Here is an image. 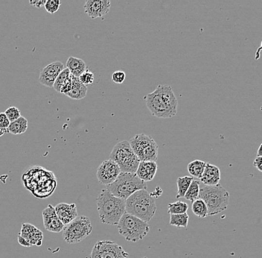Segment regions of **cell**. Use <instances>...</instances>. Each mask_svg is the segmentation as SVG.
<instances>
[{
  "mask_svg": "<svg viewBox=\"0 0 262 258\" xmlns=\"http://www.w3.org/2000/svg\"><path fill=\"white\" fill-rule=\"evenodd\" d=\"M5 114L10 122H13L21 117L20 111L16 106H10L5 110Z\"/></svg>",
  "mask_w": 262,
  "mask_h": 258,
  "instance_id": "29",
  "label": "cell"
},
{
  "mask_svg": "<svg viewBox=\"0 0 262 258\" xmlns=\"http://www.w3.org/2000/svg\"><path fill=\"white\" fill-rule=\"evenodd\" d=\"M257 157H262V143L257 151Z\"/></svg>",
  "mask_w": 262,
  "mask_h": 258,
  "instance_id": "38",
  "label": "cell"
},
{
  "mask_svg": "<svg viewBox=\"0 0 262 258\" xmlns=\"http://www.w3.org/2000/svg\"><path fill=\"white\" fill-rule=\"evenodd\" d=\"M221 180V170L215 165H211L210 163H206L203 171L202 177L200 178V182L204 185H217L219 184Z\"/></svg>",
  "mask_w": 262,
  "mask_h": 258,
  "instance_id": "18",
  "label": "cell"
},
{
  "mask_svg": "<svg viewBox=\"0 0 262 258\" xmlns=\"http://www.w3.org/2000/svg\"><path fill=\"white\" fill-rule=\"evenodd\" d=\"M66 68L69 69L71 75L79 77L86 71V63L83 60L70 57L66 62Z\"/></svg>",
  "mask_w": 262,
  "mask_h": 258,
  "instance_id": "19",
  "label": "cell"
},
{
  "mask_svg": "<svg viewBox=\"0 0 262 258\" xmlns=\"http://www.w3.org/2000/svg\"><path fill=\"white\" fill-rule=\"evenodd\" d=\"M5 133H8V130H4V129H0V137L5 135Z\"/></svg>",
  "mask_w": 262,
  "mask_h": 258,
  "instance_id": "40",
  "label": "cell"
},
{
  "mask_svg": "<svg viewBox=\"0 0 262 258\" xmlns=\"http://www.w3.org/2000/svg\"><path fill=\"white\" fill-rule=\"evenodd\" d=\"M125 211L147 223L154 217L157 211L155 199L147 190L136 191L125 200Z\"/></svg>",
  "mask_w": 262,
  "mask_h": 258,
  "instance_id": "3",
  "label": "cell"
},
{
  "mask_svg": "<svg viewBox=\"0 0 262 258\" xmlns=\"http://www.w3.org/2000/svg\"><path fill=\"white\" fill-rule=\"evenodd\" d=\"M89 258H129V254L114 241H101L95 244Z\"/></svg>",
  "mask_w": 262,
  "mask_h": 258,
  "instance_id": "10",
  "label": "cell"
},
{
  "mask_svg": "<svg viewBox=\"0 0 262 258\" xmlns=\"http://www.w3.org/2000/svg\"><path fill=\"white\" fill-rule=\"evenodd\" d=\"M31 5L32 6L36 7L37 8H42V7L45 6L46 3H47V0H37V1H30L29 2Z\"/></svg>",
  "mask_w": 262,
  "mask_h": 258,
  "instance_id": "35",
  "label": "cell"
},
{
  "mask_svg": "<svg viewBox=\"0 0 262 258\" xmlns=\"http://www.w3.org/2000/svg\"><path fill=\"white\" fill-rule=\"evenodd\" d=\"M19 236L26 240L32 246V245L40 246L43 243V232L30 223H23L22 225Z\"/></svg>",
  "mask_w": 262,
  "mask_h": 258,
  "instance_id": "15",
  "label": "cell"
},
{
  "mask_svg": "<svg viewBox=\"0 0 262 258\" xmlns=\"http://www.w3.org/2000/svg\"><path fill=\"white\" fill-rule=\"evenodd\" d=\"M129 142L140 162H157L159 148L152 137L146 134H138Z\"/></svg>",
  "mask_w": 262,
  "mask_h": 258,
  "instance_id": "9",
  "label": "cell"
},
{
  "mask_svg": "<svg viewBox=\"0 0 262 258\" xmlns=\"http://www.w3.org/2000/svg\"><path fill=\"white\" fill-rule=\"evenodd\" d=\"M28 129V121L26 118L21 116L15 121L11 122L8 128V133H12L13 135H19L26 133Z\"/></svg>",
  "mask_w": 262,
  "mask_h": 258,
  "instance_id": "21",
  "label": "cell"
},
{
  "mask_svg": "<svg viewBox=\"0 0 262 258\" xmlns=\"http://www.w3.org/2000/svg\"><path fill=\"white\" fill-rule=\"evenodd\" d=\"M81 83L83 85H91L93 84L95 80V76L93 72L89 70H86L83 74L79 77Z\"/></svg>",
  "mask_w": 262,
  "mask_h": 258,
  "instance_id": "30",
  "label": "cell"
},
{
  "mask_svg": "<svg viewBox=\"0 0 262 258\" xmlns=\"http://www.w3.org/2000/svg\"><path fill=\"white\" fill-rule=\"evenodd\" d=\"M261 51H262V42H261L260 46H259V49H258L257 52H256V60L259 59V52H260Z\"/></svg>",
  "mask_w": 262,
  "mask_h": 258,
  "instance_id": "39",
  "label": "cell"
},
{
  "mask_svg": "<svg viewBox=\"0 0 262 258\" xmlns=\"http://www.w3.org/2000/svg\"><path fill=\"white\" fill-rule=\"evenodd\" d=\"M18 243H19V245H22V246L24 247H31L32 245L26 241V240L23 239V237H21L20 236L18 235L17 237Z\"/></svg>",
  "mask_w": 262,
  "mask_h": 258,
  "instance_id": "37",
  "label": "cell"
},
{
  "mask_svg": "<svg viewBox=\"0 0 262 258\" xmlns=\"http://www.w3.org/2000/svg\"><path fill=\"white\" fill-rule=\"evenodd\" d=\"M189 205L182 201L168 204V213L170 214H182L187 213Z\"/></svg>",
  "mask_w": 262,
  "mask_h": 258,
  "instance_id": "27",
  "label": "cell"
},
{
  "mask_svg": "<svg viewBox=\"0 0 262 258\" xmlns=\"http://www.w3.org/2000/svg\"><path fill=\"white\" fill-rule=\"evenodd\" d=\"M119 234L130 242L142 241L148 234L150 226L147 223L125 212L117 225Z\"/></svg>",
  "mask_w": 262,
  "mask_h": 258,
  "instance_id": "6",
  "label": "cell"
},
{
  "mask_svg": "<svg viewBox=\"0 0 262 258\" xmlns=\"http://www.w3.org/2000/svg\"><path fill=\"white\" fill-rule=\"evenodd\" d=\"M144 98L147 109L155 117L169 119L176 116L178 101L170 86L159 85Z\"/></svg>",
  "mask_w": 262,
  "mask_h": 258,
  "instance_id": "1",
  "label": "cell"
},
{
  "mask_svg": "<svg viewBox=\"0 0 262 258\" xmlns=\"http://www.w3.org/2000/svg\"><path fill=\"white\" fill-rule=\"evenodd\" d=\"M253 165L257 170L262 173V157H256L253 162Z\"/></svg>",
  "mask_w": 262,
  "mask_h": 258,
  "instance_id": "36",
  "label": "cell"
},
{
  "mask_svg": "<svg viewBox=\"0 0 262 258\" xmlns=\"http://www.w3.org/2000/svg\"><path fill=\"white\" fill-rule=\"evenodd\" d=\"M147 188L146 182L142 181L136 173L121 172L116 180L106 189L116 197L126 200L136 191L147 190Z\"/></svg>",
  "mask_w": 262,
  "mask_h": 258,
  "instance_id": "5",
  "label": "cell"
},
{
  "mask_svg": "<svg viewBox=\"0 0 262 258\" xmlns=\"http://www.w3.org/2000/svg\"><path fill=\"white\" fill-rule=\"evenodd\" d=\"M206 162L200 160L192 161L188 165V171L190 173L191 176L196 179H200L202 177L203 171L206 167Z\"/></svg>",
  "mask_w": 262,
  "mask_h": 258,
  "instance_id": "22",
  "label": "cell"
},
{
  "mask_svg": "<svg viewBox=\"0 0 262 258\" xmlns=\"http://www.w3.org/2000/svg\"><path fill=\"white\" fill-rule=\"evenodd\" d=\"M199 194H200V182L193 180L189 189L185 193L184 198L191 202H194L196 199H199Z\"/></svg>",
  "mask_w": 262,
  "mask_h": 258,
  "instance_id": "26",
  "label": "cell"
},
{
  "mask_svg": "<svg viewBox=\"0 0 262 258\" xmlns=\"http://www.w3.org/2000/svg\"><path fill=\"white\" fill-rule=\"evenodd\" d=\"M43 225L47 231L50 232L59 233L64 228V225L61 223L55 212L54 207L49 205L42 212Z\"/></svg>",
  "mask_w": 262,
  "mask_h": 258,
  "instance_id": "13",
  "label": "cell"
},
{
  "mask_svg": "<svg viewBox=\"0 0 262 258\" xmlns=\"http://www.w3.org/2000/svg\"><path fill=\"white\" fill-rule=\"evenodd\" d=\"M121 173L119 167L118 165L111 159L105 160L100 165L98 168L96 176L98 180L101 184L105 186H108L110 184L116 180Z\"/></svg>",
  "mask_w": 262,
  "mask_h": 258,
  "instance_id": "11",
  "label": "cell"
},
{
  "mask_svg": "<svg viewBox=\"0 0 262 258\" xmlns=\"http://www.w3.org/2000/svg\"><path fill=\"white\" fill-rule=\"evenodd\" d=\"M71 73L70 72H69V69H68L67 68H65V69L60 73L59 76L57 77L56 80L54 82V86H53L54 90H56L58 92H60L61 87L64 85V84H65L66 80L69 79Z\"/></svg>",
  "mask_w": 262,
  "mask_h": 258,
  "instance_id": "28",
  "label": "cell"
},
{
  "mask_svg": "<svg viewBox=\"0 0 262 258\" xmlns=\"http://www.w3.org/2000/svg\"><path fill=\"white\" fill-rule=\"evenodd\" d=\"M61 5V2L60 0H48L44 7L48 13L54 14L59 10Z\"/></svg>",
  "mask_w": 262,
  "mask_h": 258,
  "instance_id": "31",
  "label": "cell"
},
{
  "mask_svg": "<svg viewBox=\"0 0 262 258\" xmlns=\"http://www.w3.org/2000/svg\"><path fill=\"white\" fill-rule=\"evenodd\" d=\"M72 86H73V76L71 75L69 79L66 80V82L64 84V85L61 87L60 92H61V93L65 94L66 95V94L68 93V92H69V91H71Z\"/></svg>",
  "mask_w": 262,
  "mask_h": 258,
  "instance_id": "33",
  "label": "cell"
},
{
  "mask_svg": "<svg viewBox=\"0 0 262 258\" xmlns=\"http://www.w3.org/2000/svg\"><path fill=\"white\" fill-rule=\"evenodd\" d=\"M199 198L206 203L208 216H214L224 212L229 203V194L220 184L213 186L203 184L200 188Z\"/></svg>",
  "mask_w": 262,
  "mask_h": 258,
  "instance_id": "4",
  "label": "cell"
},
{
  "mask_svg": "<svg viewBox=\"0 0 262 258\" xmlns=\"http://www.w3.org/2000/svg\"><path fill=\"white\" fill-rule=\"evenodd\" d=\"M64 69V65L60 61L49 64L40 71L39 82L42 85L51 88L54 86L57 77Z\"/></svg>",
  "mask_w": 262,
  "mask_h": 258,
  "instance_id": "12",
  "label": "cell"
},
{
  "mask_svg": "<svg viewBox=\"0 0 262 258\" xmlns=\"http://www.w3.org/2000/svg\"><path fill=\"white\" fill-rule=\"evenodd\" d=\"M157 166L155 162H140L136 174L142 181L147 182L154 180L157 174Z\"/></svg>",
  "mask_w": 262,
  "mask_h": 258,
  "instance_id": "17",
  "label": "cell"
},
{
  "mask_svg": "<svg viewBox=\"0 0 262 258\" xmlns=\"http://www.w3.org/2000/svg\"><path fill=\"white\" fill-rule=\"evenodd\" d=\"M54 209L58 218L64 226L69 224L75 218H77L79 216L77 206L75 203L67 204L62 202V203L58 204L54 207Z\"/></svg>",
  "mask_w": 262,
  "mask_h": 258,
  "instance_id": "16",
  "label": "cell"
},
{
  "mask_svg": "<svg viewBox=\"0 0 262 258\" xmlns=\"http://www.w3.org/2000/svg\"><path fill=\"white\" fill-rule=\"evenodd\" d=\"M192 211L195 216H198L200 218H205L208 216L207 206L204 201L202 200L200 198L192 202Z\"/></svg>",
  "mask_w": 262,
  "mask_h": 258,
  "instance_id": "23",
  "label": "cell"
},
{
  "mask_svg": "<svg viewBox=\"0 0 262 258\" xmlns=\"http://www.w3.org/2000/svg\"><path fill=\"white\" fill-rule=\"evenodd\" d=\"M93 231L90 218L86 216H78L73 221L64 226L63 237L69 244L79 243L88 237Z\"/></svg>",
  "mask_w": 262,
  "mask_h": 258,
  "instance_id": "8",
  "label": "cell"
},
{
  "mask_svg": "<svg viewBox=\"0 0 262 258\" xmlns=\"http://www.w3.org/2000/svg\"><path fill=\"white\" fill-rule=\"evenodd\" d=\"M110 8L109 0H88L84 5L85 12L92 19L102 17L108 14Z\"/></svg>",
  "mask_w": 262,
  "mask_h": 258,
  "instance_id": "14",
  "label": "cell"
},
{
  "mask_svg": "<svg viewBox=\"0 0 262 258\" xmlns=\"http://www.w3.org/2000/svg\"><path fill=\"white\" fill-rule=\"evenodd\" d=\"M189 216L187 213L182 214H171L170 225L177 228H187Z\"/></svg>",
  "mask_w": 262,
  "mask_h": 258,
  "instance_id": "25",
  "label": "cell"
},
{
  "mask_svg": "<svg viewBox=\"0 0 262 258\" xmlns=\"http://www.w3.org/2000/svg\"><path fill=\"white\" fill-rule=\"evenodd\" d=\"M10 121L7 118L5 112H0V129H4V130H8L9 127Z\"/></svg>",
  "mask_w": 262,
  "mask_h": 258,
  "instance_id": "34",
  "label": "cell"
},
{
  "mask_svg": "<svg viewBox=\"0 0 262 258\" xmlns=\"http://www.w3.org/2000/svg\"></svg>",
  "mask_w": 262,
  "mask_h": 258,
  "instance_id": "41",
  "label": "cell"
},
{
  "mask_svg": "<svg viewBox=\"0 0 262 258\" xmlns=\"http://www.w3.org/2000/svg\"><path fill=\"white\" fill-rule=\"evenodd\" d=\"M110 159L118 165L122 173H136L140 163L129 141H122L115 144L111 152Z\"/></svg>",
  "mask_w": 262,
  "mask_h": 258,
  "instance_id": "7",
  "label": "cell"
},
{
  "mask_svg": "<svg viewBox=\"0 0 262 258\" xmlns=\"http://www.w3.org/2000/svg\"><path fill=\"white\" fill-rule=\"evenodd\" d=\"M87 93V87L81 83L79 77L73 76V86L69 92L66 94V96L74 100H81L84 98Z\"/></svg>",
  "mask_w": 262,
  "mask_h": 258,
  "instance_id": "20",
  "label": "cell"
},
{
  "mask_svg": "<svg viewBox=\"0 0 262 258\" xmlns=\"http://www.w3.org/2000/svg\"><path fill=\"white\" fill-rule=\"evenodd\" d=\"M96 204L100 220L104 224L117 226L126 212L125 199L116 197L107 189L101 190Z\"/></svg>",
  "mask_w": 262,
  "mask_h": 258,
  "instance_id": "2",
  "label": "cell"
},
{
  "mask_svg": "<svg viewBox=\"0 0 262 258\" xmlns=\"http://www.w3.org/2000/svg\"><path fill=\"white\" fill-rule=\"evenodd\" d=\"M125 78H126V74L123 71H116L112 76L113 82L117 84H122L125 81Z\"/></svg>",
  "mask_w": 262,
  "mask_h": 258,
  "instance_id": "32",
  "label": "cell"
},
{
  "mask_svg": "<svg viewBox=\"0 0 262 258\" xmlns=\"http://www.w3.org/2000/svg\"><path fill=\"white\" fill-rule=\"evenodd\" d=\"M192 181H193V178L192 177H179L178 179V181H177L178 194L176 197L178 199L184 198V196L189 189Z\"/></svg>",
  "mask_w": 262,
  "mask_h": 258,
  "instance_id": "24",
  "label": "cell"
}]
</instances>
